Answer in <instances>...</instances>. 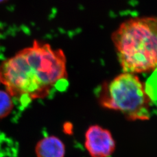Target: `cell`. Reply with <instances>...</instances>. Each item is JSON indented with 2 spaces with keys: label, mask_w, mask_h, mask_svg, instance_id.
Returning a JSON list of instances; mask_svg holds the SVG:
<instances>
[{
  "label": "cell",
  "mask_w": 157,
  "mask_h": 157,
  "mask_svg": "<svg viewBox=\"0 0 157 157\" xmlns=\"http://www.w3.org/2000/svg\"><path fill=\"white\" fill-rule=\"evenodd\" d=\"M0 74L6 91L25 104L63 91L68 85L63 52L37 41L3 62Z\"/></svg>",
  "instance_id": "1"
},
{
  "label": "cell",
  "mask_w": 157,
  "mask_h": 157,
  "mask_svg": "<svg viewBox=\"0 0 157 157\" xmlns=\"http://www.w3.org/2000/svg\"><path fill=\"white\" fill-rule=\"evenodd\" d=\"M124 72L148 73L157 69V17H136L121 23L111 36Z\"/></svg>",
  "instance_id": "2"
},
{
  "label": "cell",
  "mask_w": 157,
  "mask_h": 157,
  "mask_svg": "<svg viewBox=\"0 0 157 157\" xmlns=\"http://www.w3.org/2000/svg\"><path fill=\"white\" fill-rule=\"evenodd\" d=\"M100 106L122 113L130 121H147L157 111L146 85L134 73L123 72L101 84L95 91Z\"/></svg>",
  "instance_id": "3"
},
{
  "label": "cell",
  "mask_w": 157,
  "mask_h": 157,
  "mask_svg": "<svg viewBox=\"0 0 157 157\" xmlns=\"http://www.w3.org/2000/svg\"><path fill=\"white\" fill-rule=\"evenodd\" d=\"M84 146L91 157H110L116 149V142L108 129L93 124L85 133Z\"/></svg>",
  "instance_id": "4"
},
{
  "label": "cell",
  "mask_w": 157,
  "mask_h": 157,
  "mask_svg": "<svg viewBox=\"0 0 157 157\" xmlns=\"http://www.w3.org/2000/svg\"><path fill=\"white\" fill-rule=\"evenodd\" d=\"M37 157H64L65 146L62 141L54 136L41 139L35 148Z\"/></svg>",
  "instance_id": "5"
},
{
  "label": "cell",
  "mask_w": 157,
  "mask_h": 157,
  "mask_svg": "<svg viewBox=\"0 0 157 157\" xmlns=\"http://www.w3.org/2000/svg\"><path fill=\"white\" fill-rule=\"evenodd\" d=\"M13 108V97L8 91L0 90V119L9 115Z\"/></svg>",
  "instance_id": "6"
},
{
  "label": "cell",
  "mask_w": 157,
  "mask_h": 157,
  "mask_svg": "<svg viewBox=\"0 0 157 157\" xmlns=\"http://www.w3.org/2000/svg\"><path fill=\"white\" fill-rule=\"evenodd\" d=\"M8 0H0V3H2V2H6Z\"/></svg>",
  "instance_id": "7"
},
{
  "label": "cell",
  "mask_w": 157,
  "mask_h": 157,
  "mask_svg": "<svg viewBox=\"0 0 157 157\" xmlns=\"http://www.w3.org/2000/svg\"><path fill=\"white\" fill-rule=\"evenodd\" d=\"M1 82V74H0V83Z\"/></svg>",
  "instance_id": "8"
}]
</instances>
